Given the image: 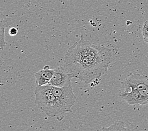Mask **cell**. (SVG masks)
<instances>
[{
    "instance_id": "cell-11",
    "label": "cell",
    "mask_w": 148,
    "mask_h": 131,
    "mask_svg": "<svg viewBox=\"0 0 148 131\" xmlns=\"http://www.w3.org/2000/svg\"><path fill=\"white\" fill-rule=\"evenodd\" d=\"M18 33V30L15 27H12L9 30V34L12 36H15Z\"/></svg>"
},
{
    "instance_id": "cell-7",
    "label": "cell",
    "mask_w": 148,
    "mask_h": 131,
    "mask_svg": "<svg viewBox=\"0 0 148 131\" xmlns=\"http://www.w3.org/2000/svg\"><path fill=\"white\" fill-rule=\"evenodd\" d=\"M54 72V69H51L49 66H45L43 69L35 73L37 85L44 86L49 84Z\"/></svg>"
},
{
    "instance_id": "cell-5",
    "label": "cell",
    "mask_w": 148,
    "mask_h": 131,
    "mask_svg": "<svg viewBox=\"0 0 148 131\" xmlns=\"http://www.w3.org/2000/svg\"><path fill=\"white\" fill-rule=\"evenodd\" d=\"M72 78V76L68 73L61 64L54 69L53 76L49 84L55 87H64L71 84Z\"/></svg>"
},
{
    "instance_id": "cell-4",
    "label": "cell",
    "mask_w": 148,
    "mask_h": 131,
    "mask_svg": "<svg viewBox=\"0 0 148 131\" xmlns=\"http://www.w3.org/2000/svg\"><path fill=\"white\" fill-rule=\"evenodd\" d=\"M125 90L135 88L148 100V76L139 74H132L121 83Z\"/></svg>"
},
{
    "instance_id": "cell-10",
    "label": "cell",
    "mask_w": 148,
    "mask_h": 131,
    "mask_svg": "<svg viewBox=\"0 0 148 131\" xmlns=\"http://www.w3.org/2000/svg\"><path fill=\"white\" fill-rule=\"evenodd\" d=\"M142 34L144 40L148 44V20H147L144 24L142 29Z\"/></svg>"
},
{
    "instance_id": "cell-3",
    "label": "cell",
    "mask_w": 148,
    "mask_h": 131,
    "mask_svg": "<svg viewBox=\"0 0 148 131\" xmlns=\"http://www.w3.org/2000/svg\"><path fill=\"white\" fill-rule=\"evenodd\" d=\"M52 91L57 99L58 104L65 114L71 112V108L75 105L76 97L74 94L72 84H69L64 87L52 86Z\"/></svg>"
},
{
    "instance_id": "cell-9",
    "label": "cell",
    "mask_w": 148,
    "mask_h": 131,
    "mask_svg": "<svg viewBox=\"0 0 148 131\" xmlns=\"http://www.w3.org/2000/svg\"><path fill=\"white\" fill-rule=\"evenodd\" d=\"M102 131H131V130L125 126L124 122L119 120L108 127H103Z\"/></svg>"
},
{
    "instance_id": "cell-1",
    "label": "cell",
    "mask_w": 148,
    "mask_h": 131,
    "mask_svg": "<svg viewBox=\"0 0 148 131\" xmlns=\"http://www.w3.org/2000/svg\"><path fill=\"white\" fill-rule=\"evenodd\" d=\"M112 60L110 49L95 45L82 36L68 49L62 64L73 78L90 84L107 73Z\"/></svg>"
},
{
    "instance_id": "cell-2",
    "label": "cell",
    "mask_w": 148,
    "mask_h": 131,
    "mask_svg": "<svg viewBox=\"0 0 148 131\" xmlns=\"http://www.w3.org/2000/svg\"><path fill=\"white\" fill-rule=\"evenodd\" d=\"M35 102L42 112L49 117H56L61 121L64 117L65 113L58 104L52 91V86L47 84L44 86L37 85L34 91Z\"/></svg>"
},
{
    "instance_id": "cell-8",
    "label": "cell",
    "mask_w": 148,
    "mask_h": 131,
    "mask_svg": "<svg viewBox=\"0 0 148 131\" xmlns=\"http://www.w3.org/2000/svg\"><path fill=\"white\" fill-rule=\"evenodd\" d=\"M1 18H0V47L1 49H3L6 44L5 41V30L6 27H8V20L6 19V17L3 16L2 13H1Z\"/></svg>"
},
{
    "instance_id": "cell-6",
    "label": "cell",
    "mask_w": 148,
    "mask_h": 131,
    "mask_svg": "<svg viewBox=\"0 0 148 131\" xmlns=\"http://www.w3.org/2000/svg\"><path fill=\"white\" fill-rule=\"evenodd\" d=\"M121 97L130 105L139 106L148 104V100L140 93L135 88H129L125 90L121 94Z\"/></svg>"
}]
</instances>
